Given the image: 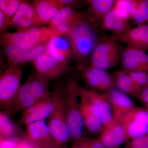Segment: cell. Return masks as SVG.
<instances>
[{"instance_id": "obj_4", "label": "cell", "mask_w": 148, "mask_h": 148, "mask_svg": "<svg viewBox=\"0 0 148 148\" xmlns=\"http://www.w3.org/2000/svg\"><path fill=\"white\" fill-rule=\"evenodd\" d=\"M124 49L120 42L109 37L101 38L90 57L89 66L106 70L112 69L121 60Z\"/></svg>"}, {"instance_id": "obj_20", "label": "cell", "mask_w": 148, "mask_h": 148, "mask_svg": "<svg viewBox=\"0 0 148 148\" xmlns=\"http://www.w3.org/2000/svg\"><path fill=\"white\" fill-rule=\"evenodd\" d=\"M98 138L106 148H119L125 143V131L120 121L114 120L103 128Z\"/></svg>"}, {"instance_id": "obj_11", "label": "cell", "mask_w": 148, "mask_h": 148, "mask_svg": "<svg viewBox=\"0 0 148 148\" xmlns=\"http://www.w3.org/2000/svg\"><path fill=\"white\" fill-rule=\"evenodd\" d=\"M48 41L41 43L29 49L23 48L14 44H8L3 46L9 66H18L27 62H34L46 52Z\"/></svg>"}, {"instance_id": "obj_16", "label": "cell", "mask_w": 148, "mask_h": 148, "mask_svg": "<svg viewBox=\"0 0 148 148\" xmlns=\"http://www.w3.org/2000/svg\"><path fill=\"white\" fill-rule=\"evenodd\" d=\"M42 26L38 18L33 3L22 1L18 11L9 27H13L17 31L33 27Z\"/></svg>"}, {"instance_id": "obj_18", "label": "cell", "mask_w": 148, "mask_h": 148, "mask_svg": "<svg viewBox=\"0 0 148 148\" xmlns=\"http://www.w3.org/2000/svg\"><path fill=\"white\" fill-rule=\"evenodd\" d=\"M27 137L38 146L46 148H58L47 123L35 122L26 125Z\"/></svg>"}, {"instance_id": "obj_17", "label": "cell", "mask_w": 148, "mask_h": 148, "mask_svg": "<svg viewBox=\"0 0 148 148\" xmlns=\"http://www.w3.org/2000/svg\"><path fill=\"white\" fill-rule=\"evenodd\" d=\"M120 70L127 73L141 72L148 74V54L127 47L122 55Z\"/></svg>"}, {"instance_id": "obj_8", "label": "cell", "mask_w": 148, "mask_h": 148, "mask_svg": "<svg viewBox=\"0 0 148 148\" xmlns=\"http://www.w3.org/2000/svg\"><path fill=\"white\" fill-rule=\"evenodd\" d=\"M120 121L125 133V143L148 135V111L137 108L122 116Z\"/></svg>"}, {"instance_id": "obj_6", "label": "cell", "mask_w": 148, "mask_h": 148, "mask_svg": "<svg viewBox=\"0 0 148 148\" xmlns=\"http://www.w3.org/2000/svg\"><path fill=\"white\" fill-rule=\"evenodd\" d=\"M60 99L61 86H57L52 92L51 96L41 100L22 112L19 124L26 125L35 122L45 121L56 108Z\"/></svg>"}, {"instance_id": "obj_31", "label": "cell", "mask_w": 148, "mask_h": 148, "mask_svg": "<svg viewBox=\"0 0 148 148\" xmlns=\"http://www.w3.org/2000/svg\"><path fill=\"white\" fill-rule=\"evenodd\" d=\"M131 27L128 22V19L118 16L112 31V35L119 36L125 34L129 31Z\"/></svg>"}, {"instance_id": "obj_22", "label": "cell", "mask_w": 148, "mask_h": 148, "mask_svg": "<svg viewBox=\"0 0 148 148\" xmlns=\"http://www.w3.org/2000/svg\"><path fill=\"white\" fill-rule=\"evenodd\" d=\"M38 102L39 101L32 93L29 80L27 78L21 85L10 114H15L24 112Z\"/></svg>"}, {"instance_id": "obj_21", "label": "cell", "mask_w": 148, "mask_h": 148, "mask_svg": "<svg viewBox=\"0 0 148 148\" xmlns=\"http://www.w3.org/2000/svg\"><path fill=\"white\" fill-rule=\"evenodd\" d=\"M33 6L42 26L50 21L61 9L64 8L60 0H35Z\"/></svg>"}, {"instance_id": "obj_42", "label": "cell", "mask_w": 148, "mask_h": 148, "mask_svg": "<svg viewBox=\"0 0 148 148\" xmlns=\"http://www.w3.org/2000/svg\"><path fill=\"white\" fill-rule=\"evenodd\" d=\"M147 24H148V21L147 23Z\"/></svg>"}, {"instance_id": "obj_36", "label": "cell", "mask_w": 148, "mask_h": 148, "mask_svg": "<svg viewBox=\"0 0 148 148\" xmlns=\"http://www.w3.org/2000/svg\"><path fill=\"white\" fill-rule=\"evenodd\" d=\"M136 99L143 103L144 106L148 103V85L140 91Z\"/></svg>"}, {"instance_id": "obj_27", "label": "cell", "mask_w": 148, "mask_h": 148, "mask_svg": "<svg viewBox=\"0 0 148 148\" xmlns=\"http://www.w3.org/2000/svg\"><path fill=\"white\" fill-rule=\"evenodd\" d=\"M27 78L29 79L32 93L38 101L51 96L52 92L49 91V82L45 79L40 76L36 73L30 75Z\"/></svg>"}, {"instance_id": "obj_13", "label": "cell", "mask_w": 148, "mask_h": 148, "mask_svg": "<svg viewBox=\"0 0 148 148\" xmlns=\"http://www.w3.org/2000/svg\"><path fill=\"white\" fill-rule=\"evenodd\" d=\"M86 18L82 12L64 7L50 21L49 27L55 29L62 36L66 35L78 23Z\"/></svg>"}, {"instance_id": "obj_35", "label": "cell", "mask_w": 148, "mask_h": 148, "mask_svg": "<svg viewBox=\"0 0 148 148\" xmlns=\"http://www.w3.org/2000/svg\"><path fill=\"white\" fill-rule=\"evenodd\" d=\"M64 7H68L75 10L76 8L81 7L87 1H77V0H60Z\"/></svg>"}, {"instance_id": "obj_34", "label": "cell", "mask_w": 148, "mask_h": 148, "mask_svg": "<svg viewBox=\"0 0 148 148\" xmlns=\"http://www.w3.org/2000/svg\"><path fill=\"white\" fill-rule=\"evenodd\" d=\"M123 148H148L147 136L133 138L126 143Z\"/></svg>"}, {"instance_id": "obj_23", "label": "cell", "mask_w": 148, "mask_h": 148, "mask_svg": "<svg viewBox=\"0 0 148 148\" xmlns=\"http://www.w3.org/2000/svg\"><path fill=\"white\" fill-rule=\"evenodd\" d=\"M88 95L101 110L103 118V128L108 127L114 121L112 107L106 95L103 92L86 88Z\"/></svg>"}, {"instance_id": "obj_1", "label": "cell", "mask_w": 148, "mask_h": 148, "mask_svg": "<svg viewBox=\"0 0 148 148\" xmlns=\"http://www.w3.org/2000/svg\"><path fill=\"white\" fill-rule=\"evenodd\" d=\"M66 36L71 45L73 59L77 68L86 66L85 63L90 60L101 40L94 24L85 18Z\"/></svg>"}, {"instance_id": "obj_7", "label": "cell", "mask_w": 148, "mask_h": 148, "mask_svg": "<svg viewBox=\"0 0 148 148\" xmlns=\"http://www.w3.org/2000/svg\"><path fill=\"white\" fill-rule=\"evenodd\" d=\"M78 95L80 109L86 130L94 134L102 132L103 123L100 108L88 95L85 87L79 86Z\"/></svg>"}, {"instance_id": "obj_26", "label": "cell", "mask_w": 148, "mask_h": 148, "mask_svg": "<svg viewBox=\"0 0 148 148\" xmlns=\"http://www.w3.org/2000/svg\"><path fill=\"white\" fill-rule=\"evenodd\" d=\"M89 12L92 19L102 23L103 18L114 6L115 0H89Z\"/></svg>"}, {"instance_id": "obj_28", "label": "cell", "mask_w": 148, "mask_h": 148, "mask_svg": "<svg viewBox=\"0 0 148 148\" xmlns=\"http://www.w3.org/2000/svg\"><path fill=\"white\" fill-rule=\"evenodd\" d=\"M130 17L137 25L147 23L148 0H132Z\"/></svg>"}, {"instance_id": "obj_14", "label": "cell", "mask_w": 148, "mask_h": 148, "mask_svg": "<svg viewBox=\"0 0 148 148\" xmlns=\"http://www.w3.org/2000/svg\"><path fill=\"white\" fill-rule=\"evenodd\" d=\"M109 37L124 43L130 48L145 52L148 50V24L137 25L123 34Z\"/></svg>"}, {"instance_id": "obj_5", "label": "cell", "mask_w": 148, "mask_h": 148, "mask_svg": "<svg viewBox=\"0 0 148 148\" xmlns=\"http://www.w3.org/2000/svg\"><path fill=\"white\" fill-rule=\"evenodd\" d=\"M22 73L19 66L9 65L0 77L1 108L9 114L21 88Z\"/></svg>"}, {"instance_id": "obj_24", "label": "cell", "mask_w": 148, "mask_h": 148, "mask_svg": "<svg viewBox=\"0 0 148 148\" xmlns=\"http://www.w3.org/2000/svg\"><path fill=\"white\" fill-rule=\"evenodd\" d=\"M9 115V114L5 111L1 112V140H14L20 141L25 138L20 137V135H24V134L21 133L22 130L19 129L18 126L10 119Z\"/></svg>"}, {"instance_id": "obj_9", "label": "cell", "mask_w": 148, "mask_h": 148, "mask_svg": "<svg viewBox=\"0 0 148 148\" xmlns=\"http://www.w3.org/2000/svg\"><path fill=\"white\" fill-rule=\"evenodd\" d=\"M77 69L86 88L104 92L114 86L112 76L107 70L90 66H81Z\"/></svg>"}, {"instance_id": "obj_41", "label": "cell", "mask_w": 148, "mask_h": 148, "mask_svg": "<svg viewBox=\"0 0 148 148\" xmlns=\"http://www.w3.org/2000/svg\"><path fill=\"white\" fill-rule=\"evenodd\" d=\"M40 148H46L41 147H40Z\"/></svg>"}, {"instance_id": "obj_38", "label": "cell", "mask_w": 148, "mask_h": 148, "mask_svg": "<svg viewBox=\"0 0 148 148\" xmlns=\"http://www.w3.org/2000/svg\"><path fill=\"white\" fill-rule=\"evenodd\" d=\"M11 0H1L0 1V10L3 13L5 12L8 7L10 3Z\"/></svg>"}, {"instance_id": "obj_12", "label": "cell", "mask_w": 148, "mask_h": 148, "mask_svg": "<svg viewBox=\"0 0 148 148\" xmlns=\"http://www.w3.org/2000/svg\"><path fill=\"white\" fill-rule=\"evenodd\" d=\"M47 125L58 148L71 139V132L64 113L61 95L58 106L48 118Z\"/></svg>"}, {"instance_id": "obj_10", "label": "cell", "mask_w": 148, "mask_h": 148, "mask_svg": "<svg viewBox=\"0 0 148 148\" xmlns=\"http://www.w3.org/2000/svg\"><path fill=\"white\" fill-rule=\"evenodd\" d=\"M36 73L48 82L69 73L74 67L57 61L46 52L33 62Z\"/></svg>"}, {"instance_id": "obj_39", "label": "cell", "mask_w": 148, "mask_h": 148, "mask_svg": "<svg viewBox=\"0 0 148 148\" xmlns=\"http://www.w3.org/2000/svg\"><path fill=\"white\" fill-rule=\"evenodd\" d=\"M145 106V109L146 110L148 111V103H147V104H146Z\"/></svg>"}, {"instance_id": "obj_29", "label": "cell", "mask_w": 148, "mask_h": 148, "mask_svg": "<svg viewBox=\"0 0 148 148\" xmlns=\"http://www.w3.org/2000/svg\"><path fill=\"white\" fill-rule=\"evenodd\" d=\"M72 148H106L99 138L82 137L74 142Z\"/></svg>"}, {"instance_id": "obj_25", "label": "cell", "mask_w": 148, "mask_h": 148, "mask_svg": "<svg viewBox=\"0 0 148 148\" xmlns=\"http://www.w3.org/2000/svg\"><path fill=\"white\" fill-rule=\"evenodd\" d=\"M114 86L126 95L137 98L140 90L136 87L128 73L120 70L112 76Z\"/></svg>"}, {"instance_id": "obj_30", "label": "cell", "mask_w": 148, "mask_h": 148, "mask_svg": "<svg viewBox=\"0 0 148 148\" xmlns=\"http://www.w3.org/2000/svg\"><path fill=\"white\" fill-rule=\"evenodd\" d=\"M136 87L141 91L148 85V74L141 72L128 73Z\"/></svg>"}, {"instance_id": "obj_37", "label": "cell", "mask_w": 148, "mask_h": 148, "mask_svg": "<svg viewBox=\"0 0 148 148\" xmlns=\"http://www.w3.org/2000/svg\"><path fill=\"white\" fill-rule=\"evenodd\" d=\"M5 15L0 10V32L1 35L4 34V32L8 27Z\"/></svg>"}, {"instance_id": "obj_19", "label": "cell", "mask_w": 148, "mask_h": 148, "mask_svg": "<svg viewBox=\"0 0 148 148\" xmlns=\"http://www.w3.org/2000/svg\"><path fill=\"white\" fill-rule=\"evenodd\" d=\"M62 36L54 37L49 40L46 52L57 61L69 65L73 59L71 47L67 37L65 38Z\"/></svg>"}, {"instance_id": "obj_2", "label": "cell", "mask_w": 148, "mask_h": 148, "mask_svg": "<svg viewBox=\"0 0 148 148\" xmlns=\"http://www.w3.org/2000/svg\"><path fill=\"white\" fill-rule=\"evenodd\" d=\"M78 80L72 79L64 87L61 86V100L64 113L71 132V139L75 142L82 137L84 125L80 109Z\"/></svg>"}, {"instance_id": "obj_33", "label": "cell", "mask_w": 148, "mask_h": 148, "mask_svg": "<svg viewBox=\"0 0 148 148\" xmlns=\"http://www.w3.org/2000/svg\"><path fill=\"white\" fill-rule=\"evenodd\" d=\"M22 1L21 0H11L10 3L8 7L4 14L7 23L9 24L18 11Z\"/></svg>"}, {"instance_id": "obj_40", "label": "cell", "mask_w": 148, "mask_h": 148, "mask_svg": "<svg viewBox=\"0 0 148 148\" xmlns=\"http://www.w3.org/2000/svg\"><path fill=\"white\" fill-rule=\"evenodd\" d=\"M147 140H148V135H147Z\"/></svg>"}, {"instance_id": "obj_32", "label": "cell", "mask_w": 148, "mask_h": 148, "mask_svg": "<svg viewBox=\"0 0 148 148\" xmlns=\"http://www.w3.org/2000/svg\"><path fill=\"white\" fill-rule=\"evenodd\" d=\"M117 17V13L114 6L107 14L103 18L102 23V28L103 30L112 31L115 23Z\"/></svg>"}, {"instance_id": "obj_3", "label": "cell", "mask_w": 148, "mask_h": 148, "mask_svg": "<svg viewBox=\"0 0 148 148\" xmlns=\"http://www.w3.org/2000/svg\"><path fill=\"white\" fill-rule=\"evenodd\" d=\"M62 36L50 27H33L14 33H4L1 35V45L14 44L23 48L29 49L54 37Z\"/></svg>"}, {"instance_id": "obj_15", "label": "cell", "mask_w": 148, "mask_h": 148, "mask_svg": "<svg viewBox=\"0 0 148 148\" xmlns=\"http://www.w3.org/2000/svg\"><path fill=\"white\" fill-rule=\"evenodd\" d=\"M110 104L114 119L119 121L123 116L137 108L128 95L112 86L103 92Z\"/></svg>"}]
</instances>
